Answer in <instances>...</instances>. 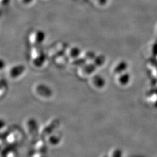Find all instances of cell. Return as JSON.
<instances>
[{
    "instance_id": "1",
    "label": "cell",
    "mask_w": 157,
    "mask_h": 157,
    "mask_svg": "<svg viewBox=\"0 0 157 157\" xmlns=\"http://www.w3.org/2000/svg\"><path fill=\"white\" fill-rule=\"evenodd\" d=\"M25 67L23 65H17L12 67L10 75L12 78H17L25 71Z\"/></svg>"
},
{
    "instance_id": "10",
    "label": "cell",
    "mask_w": 157,
    "mask_h": 157,
    "mask_svg": "<svg viewBox=\"0 0 157 157\" xmlns=\"http://www.w3.org/2000/svg\"><path fill=\"white\" fill-rule=\"evenodd\" d=\"M96 56H97V55L95 54V53L94 51H89L85 53L84 57L86 59L87 61H93V60L94 59Z\"/></svg>"
},
{
    "instance_id": "11",
    "label": "cell",
    "mask_w": 157,
    "mask_h": 157,
    "mask_svg": "<svg viewBox=\"0 0 157 157\" xmlns=\"http://www.w3.org/2000/svg\"><path fill=\"white\" fill-rule=\"evenodd\" d=\"M32 0H22L23 2H24L25 4H29L32 2Z\"/></svg>"
},
{
    "instance_id": "9",
    "label": "cell",
    "mask_w": 157,
    "mask_h": 157,
    "mask_svg": "<svg viewBox=\"0 0 157 157\" xmlns=\"http://www.w3.org/2000/svg\"><path fill=\"white\" fill-rule=\"evenodd\" d=\"M87 61L86 60V59L84 57L83 58L78 57V58L73 59V61L72 62V65L75 67H82L87 63Z\"/></svg>"
},
{
    "instance_id": "4",
    "label": "cell",
    "mask_w": 157,
    "mask_h": 157,
    "mask_svg": "<svg viewBox=\"0 0 157 157\" xmlns=\"http://www.w3.org/2000/svg\"><path fill=\"white\" fill-rule=\"evenodd\" d=\"M34 43L36 44V45H39L41 44L45 39V34L43 30H37L34 33L33 36Z\"/></svg>"
},
{
    "instance_id": "2",
    "label": "cell",
    "mask_w": 157,
    "mask_h": 157,
    "mask_svg": "<svg viewBox=\"0 0 157 157\" xmlns=\"http://www.w3.org/2000/svg\"><path fill=\"white\" fill-rule=\"evenodd\" d=\"M45 56L44 52L43 50H37V54L33 59L34 64L36 66L40 67V66L43 65V63L45 62Z\"/></svg>"
},
{
    "instance_id": "8",
    "label": "cell",
    "mask_w": 157,
    "mask_h": 157,
    "mask_svg": "<svg viewBox=\"0 0 157 157\" xmlns=\"http://www.w3.org/2000/svg\"><path fill=\"white\" fill-rule=\"evenodd\" d=\"M106 58L102 54H100L95 56L94 59L93 60V63L95 64L97 67H102L105 62Z\"/></svg>"
},
{
    "instance_id": "3",
    "label": "cell",
    "mask_w": 157,
    "mask_h": 157,
    "mask_svg": "<svg viewBox=\"0 0 157 157\" xmlns=\"http://www.w3.org/2000/svg\"><path fill=\"white\" fill-rule=\"evenodd\" d=\"M37 92L42 97H48L52 94V91L49 87L45 84H40L37 87Z\"/></svg>"
},
{
    "instance_id": "6",
    "label": "cell",
    "mask_w": 157,
    "mask_h": 157,
    "mask_svg": "<svg viewBox=\"0 0 157 157\" xmlns=\"http://www.w3.org/2000/svg\"><path fill=\"white\" fill-rule=\"evenodd\" d=\"M97 68L95 64L93 63H86L83 67H80V71L84 75H91L94 72Z\"/></svg>"
},
{
    "instance_id": "7",
    "label": "cell",
    "mask_w": 157,
    "mask_h": 157,
    "mask_svg": "<svg viewBox=\"0 0 157 157\" xmlns=\"http://www.w3.org/2000/svg\"><path fill=\"white\" fill-rule=\"evenodd\" d=\"M81 52H82V51L78 47H73L70 49L69 52H68L69 57L71 58H72L73 59L78 58L80 56Z\"/></svg>"
},
{
    "instance_id": "5",
    "label": "cell",
    "mask_w": 157,
    "mask_h": 157,
    "mask_svg": "<svg viewBox=\"0 0 157 157\" xmlns=\"http://www.w3.org/2000/svg\"><path fill=\"white\" fill-rule=\"evenodd\" d=\"M93 83L98 89L103 88L106 84L105 79L100 75H95L92 78Z\"/></svg>"
}]
</instances>
